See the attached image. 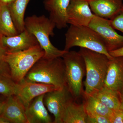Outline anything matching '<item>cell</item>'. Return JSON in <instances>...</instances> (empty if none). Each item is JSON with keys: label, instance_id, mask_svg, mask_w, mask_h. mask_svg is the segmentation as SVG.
<instances>
[{"label": "cell", "instance_id": "1", "mask_svg": "<svg viewBox=\"0 0 123 123\" xmlns=\"http://www.w3.org/2000/svg\"><path fill=\"white\" fill-rule=\"evenodd\" d=\"M61 58L42 57L34 65L24 79L53 85L59 89L66 86L64 64Z\"/></svg>", "mask_w": 123, "mask_h": 123}, {"label": "cell", "instance_id": "2", "mask_svg": "<svg viewBox=\"0 0 123 123\" xmlns=\"http://www.w3.org/2000/svg\"><path fill=\"white\" fill-rule=\"evenodd\" d=\"M79 52L86 65L84 93L93 95L103 87L110 59L106 55L87 49L80 48Z\"/></svg>", "mask_w": 123, "mask_h": 123}, {"label": "cell", "instance_id": "3", "mask_svg": "<svg viewBox=\"0 0 123 123\" xmlns=\"http://www.w3.org/2000/svg\"><path fill=\"white\" fill-rule=\"evenodd\" d=\"M25 29L35 37L40 46L44 51V58L53 59L62 57L67 51L61 50L53 46L50 40V36L54 35L56 27L54 22L44 15H35L29 16L24 20Z\"/></svg>", "mask_w": 123, "mask_h": 123}, {"label": "cell", "instance_id": "4", "mask_svg": "<svg viewBox=\"0 0 123 123\" xmlns=\"http://www.w3.org/2000/svg\"><path fill=\"white\" fill-rule=\"evenodd\" d=\"M65 37L64 50L66 51L73 47H78L104 54L110 60L113 59L102 38L89 27L70 25Z\"/></svg>", "mask_w": 123, "mask_h": 123}, {"label": "cell", "instance_id": "5", "mask_svg": "<svg viewBox=\"0 0 123 123\" xmlns=\"http://www.w3.org/2000/svg\"><path fill=\"white\" fill-rule=\"evenodd\" d=\"M44 51L39 44L24 50L6 52L5 61L8 64L12 79L15 83L20 82L34 65L44 56Z\"/></svg>", "mask_w": 123, "mask_h": 123}, {"label": "cell", "instance_id": "6", "mask_svg": "<svg viewBox=\"0 0 123 123\" xmlns=\"http://www.w3.org/2000/svg\"><path fill=\"white\" fill-rule=\"evenodd\" d=\"M65 68L66 87L74 100L82 97L83 79L86 75L84 58L79 51H68L62 57Z\"/></svg>", "mask_w": 123, "mask_h": 123}, {"label": "cell", "instance_id": "7", "mask_svg": "<svg viewBox=\"0 0 123 123\" xmlns=\"http://www.w3.org/2000/svg\"><path fill=\"white\" fill-rule=\"evenodd\" d=\"M88 26L102 38L108 52L123 47V36L116 32L110 20L95 15Z\"/></svg>", "mask_w": 123, "mask_h": 123}, {"label": "cell", "instance_id": "8", "mask_svg": "<svg viewBox=\"0 0 123 123\" xmlns=\"http://www.w3.org/2000/svg\"><path fill=\"white\" fill-rule=\"evenodd\" d=\"M72 98H73L66 86L60 89L47 92L44 94V105L55 117L53 123H62L66 106Z\"/></svg>", "mask_w": 123, "mask_h": 123}, {"label": "cell", "instance_id": "9", "mask_svg": "<svg viewBox=\"0 0 123 123\" xmlns=\"http://www.w3.org/2000/svg\"><path fill=\"white\" fill-rule=\"evenodd\" d=\"M59 89L53 85L28 81L24 79L16 83L14 95L21 101L26 109L36 97Z\"/></svg>", "mask_w": 123, "mask_h": 123}, {"label": "cell", "instance_id": "10", "mask_svg": "<svg viewBox=\"0 0 123 123\" xmlns=\"http://www.w3.org/2000/svg\"><path fill=\"white\" fill-rule=\"evenodd\" d=\"M88 0H70L67 9V23L74 25L88 26L95 16Z\"/></svg>", "mask_w": 123, "mask_h": 123}, {"label": "cell", "instance_id": "11", "mask_svg": "<svg viewBox=\"0 0 123 123\" xmlns=\"http://www.w3.org/2000/svg\"><path fill=\"white\" fill-rule=\"evenodd\" d=\"M0 42L9 52L24 50L39 44L34 35L25 29L16 35L0 36Z\"/></svg>", "mask_w": 123, "mask_h": 123}, {"label": "cell", "instance_id": "12", "mask_svg": "<svg viewBox=\"0 0 123 123\" xmlns=\"http://www.w3.org/2000/svg\"><path fill=\"white\" fill-rule=\"evenodd\" d=\"M123 86V57L110 60L104 87L119 92Z\"/></svg>", "mask_w": 123, "mask_h": 123}, {"label": "cell", "instance_id": "13", "mask_svg": "<svg viewBox=\"0 0 123 123\" xmlns=\"http://www.w3.org/2000/svg\"><path fill=\"white\" fill-rule=\"evenodd\" d=\"M70 0H45V8L50 14L49 18L55 23L59 29L68 26L66 20L67 9Z\"/></svg>", "mask_w": 123, "mask_h": 123}, {"label": "cell", "instance_id": "14", "mask_svg": "<svg viewBox=\"0 0 123 123\" xmlns=\"http://www.w3.org/2000/svg\"><path fill=\"white\" fill-rule=\"evenodd\" d=\"M93 13L111 20L119 12L123 7V0H88Z\"/></svg>", "mask_w": 123, "mask_h": 123}, {"label": "cell", "instance_id": "15", "mask_svg": "<svg viewBox=\"0 0 123 123\" xmlns=\"http://www.w3.org/2000/svg\"><path fill=\"white\" fill-rule=\"evenodd\" d=\"M23 104L15 95L6 98L1 116L6 118L10 123H28Z\"/></svg>", "mask_w": 123, "mask_h": 123}, {"label": "cell", "instance_id": "16", "mask_svg": "<svg viewBox=\"0 0 123 123\" xmlns=\"http://www.w3.org/2000/svg\"><path fill=\"white\" fill-rule=\"evenodd\" d=\"M44 94L36 97L26 109L28 123H52L43 102Z\"/></svg>", "mask_w": 123, "mask_h": 123}, {"label": "cell", "instance_id": "17", "mask_svg": "<svg viewBox=\"0 0 123 123\" xmlns=\"http://www.w3.org/2000/svg\"><path fill=\"white\" fill-rule=\"evenodd\" d=\"M87 118L83 103H77L72 98L66 106L62 123H87Z\"/></svg>", "mask_w": 123, "mask_h": 123}, {"label": "cell", "instance_id": "18", "mask_svg": "<svg viewBox=\"0 0 123 123\" xmlns=\"http://www.w3.org/2000/svg\"><path fill=\"white\" fill-rule=\"evenodd\" d=\"M83 103L87 115H99L110 118L113 111L94 95L83 94Z\"/></svg>", "mask_w": 123, "mask_h": 123}, {"label": "cell", "instance_id": "19", "mask_svg": "<svg viewBox=\"0 0 123 123\" xmlns=\"http://www.w3.org/2000/svg\"><path fill=\"white\" fill-rule=\"evenodd\" d=\"M93 95L113 111L123 110L119 92L103 87Z\"/></svg>", "mask_w": 123, "mask_h": 123}, {"label": "cell", "instance_id": "20", "mask_svg": "<svg viewBox=\"0 0 123 123\" xmlns=\"http://www.w3.org/2000/svg\"><path fill=\"white\" fill-rule=\"evenodd\" d=\"M30 0H14L9 6L11 17L18 33L25 30L24 15L27 5Z\"/></svg>", "mask_w": 123, "mask_h": 123}, {"label": "cell", "instance_id": "21", "mask_svg": "<svg viewBox=\"0 0 123 123\" xmlns=\"http://www.w3.org/2000/svg\"><path fill=\"white\" fill-rule=\"evenodd\" d=\"M19 33L14 23L8 6L0 4V36H13Z\"/></svg>", "mask_w": 123, "mask_h": 123}, {"label": "cell", "instance_id": "22", "mask_svg": "<svg viewBox=\"0 0 123 123\" xmlns=\"http://www.w3.org/2000/svg\"><path fill=\"white\" fill-rule=\"evenodd\" d=\"M15 85L11 78L0 80V95L7 98L15 94Z\"/></svg>", "mask_w": 123, "mask_h": 123}, {"label": "cell", "instance_id": "23", "mask_svg": "<svg viewBox=\"0 0 123 123\" xmlns=\"http://www.w3.org/2000/svg\"><path fill=\"white\" fill-rule=\"evenodd\" d=\"M7 51L0 42V80L11 78L9 68L4 60V56Z\"/></svg>", "mask_w": 123, "mask_h": 123}, {"label": "cell", "instance_id": "24", "mask_svg": "<svg viewBox=\"0 0 123 123\" xmlns=\"http://www.w3.org/2000/svg\"><path fill=\"white\" fill-rule=\"evenodd\" d=\"M110 20L111 25L115 30L123 33V6L118 14Z\"/></svg>", "mask_w": 123, "mask_h": 123}, {"label": "cell", "instance_id": "25", "mask_svg": "<svg viewBox=\"0 0 123 123\" xmlns=\"http://www.w3.org/2000/svg\"><path fill=\"white\" fill-rule=\"evenodd\" d=\"M87 116V123H111L110 119L106 117L97 115Z\"/></svg>", "mask_w": 123, "mask_h": 123}, {"label": "cell", "instance_id": "26", "mask_svg": "<svg viewBox=\"0 0 123 123\" xmlns=\"http://www.w3.org/2000/svg\"><path fill=\"white\" fill-rule=\"evenodd\" d=\"M110 119L111 123H123V110L113 111Z\"/></svg>", "mask_w": 123, "mask_h": 123}, {"label": "cell", "instance_id": "27", "mask_svg": "<svg viewBox=\"0 0 123 123\" xmlns=\"http://www.w3.org/2000/svg\"><path fill=\"white\" fill-rule=\"evenodd\" d=\"M109 53L114 57H123V47L116 50L110 51Z\"/></svg>", "mask_w": 123, "mask_h": 123}, {"label": "cell", "instance_id": "28", "mask_svg": "<svg viewBox=\"0 0 123 123\" xmlns=\"http://www.w3.org/2000/svg\"><path fill=\"white\" fill-rule=\"evenodd\" d=\"M14 0H0V4L9 6L13 2Z\"/></svg>", "mask_w": 123, "mask_h": 123}, {"label": "cell", "instance_id": "29", "mask_svg": "<svg viewBox=\"0 0 123 123\" xmlns=\"http://www.w3.org/2000/svg\"><path fill=\"white\" fill-rule=\"evenodd\" d=\"M6 99L3 102H0V116H1L4 108L6 104Z\"/></svg>", "mask_w": 123, "mask_h": 123}, {"label": "cell", "instance_id": "30", "mask_svg": "<svg viewBox=\"0 0 123 123\" xmlns=\"http://www.w3.org/2000/svg\"><path fill=\"white\" fill-rule=\"evenodd\" d=\"M119 92L121 98L122 110H123V86L120 90L119 91Z\"/></svg>", "mask_w": 123, "mask_h": 123}, {"label": "cell", "instance_id": "31", "mask_svg": "<svg viewBox=\"0 0 123 123\" xmlns=\"http://www.w3.org/2000/svg\"><path fill=\"white\" fill-rule=\"evenodd\" d=\"M0 123H10V122L4 117L0 116Z\"/></svg>", "mask_w": 123, "mask_h": 123}, {"label": "cell", "instance_id": "32", "mask_svg": "<svg viewBox=\"0 0 123 123\" xmlns=\"http://www.w3.org/2000/svg\"><path fill=\"white\" fill-rule=\"evenodd\" d=\"M7 98H6L3 95H0V102H3V101H5L6 99Z\"/></svg>", "mask_w": 123, "mask_h": 123}]
</instances>
